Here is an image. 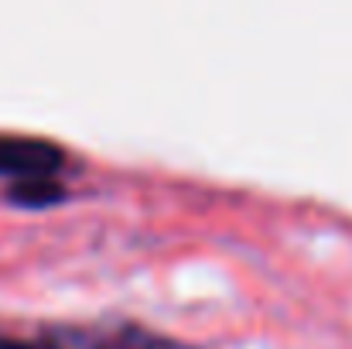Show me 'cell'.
<instances>
[{"label":"cell","mask_w":352,"mask_h":349,"mask_svg":"<svg viewBox=\"0 0 352 349\" xmlns=\"http://www.w3.org/2000/svg\"><path fill=\"white\" fill-rule=\"evenodd\" d=\"M10 199H14V202H24V206H41V202H55V199H62V189H55L52 182L34 178V182H21V185H14Z\"/></svg>","instance_id":"obj_2"},{"label":"cell","mask_w":352,"mask_h":349,"mask_svg":"<svg viewBox=\"0 0 352 349\" xmlns=\"http://www.w3.org/2000/svg\"><path fill=\"white\" fill-rule=\"evenodd\" d=\"M0 349H31V346H24V343H14V339H0Z\"/></svg>","instance_id":"obj_3"},{"label":"cell","mask_w":352,"mask_h":349,"mask_svg":"<svg viewBox=\"0 0 352 349\" xmlns=\"http://www.w3.org/2000/svg\"><path fill=\"white\" fill-rule=\"evenodd\" d=\"M55 168H62V151L48 140H17L0 137V171L24 175V178H45Z\"/></svg>","instance_id":"obj_1"}]
</instances>
